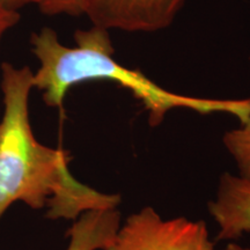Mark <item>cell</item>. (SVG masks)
I'll use <instances>...</instances> for the list:
<instances>
[{"mask_svg":"<svg viewBox=\"0 0 250 250\" xmlns=\"http://www.w3.org/2000/svg\"><path fill=\"white\" fill-rule=\"evenodd\" d=\"M30 67L2 62L0 87L4 114L0 121V218L15 202L46 210L49 219L76 220L90 210L114 208L118 195H108L71 174L70 153L36 139L29 117L34 89Z\"/></svg>","mask_w":250,"mask_h":250,"instance_id":"obj_1","label":"cell"},{"mask_svg":"<svg viewBox=\"0 0 250 250\" xmlns=\"http://www.w3.org/2000/svg\"><path fill=\"white\" fill-rule=\"evenodd\" d=\"M74 46L59 41L57 33L44 27L30 37L31 51L40 62L34 72V88L52 108H62L72 87L83 83L109 80L132 94L148 114L152 126L161 124L166 115L176 108L190 109L202 115L228 114L245 123L250 116V99L218 100L176 94L154 83L142 71L125 67L115 59L109 30L93 26L74 33Z\"/></svg>","mask_w":250,"mask_h":250,"instance_id":"obj_2","label":"cell"},{"mask_svg":"<svg viewBox=\"0 0 250 250\" xmlns=\"http://www.w3.org/2000/svg\"><path fill=\"white\" fill-rule=\"evenodd\" d=\"M104 250H215L203 221L161 218L153 208L129 215Z\"/></svg>","mask_w":250,"mask_h":250,"instance_id":"obj_3","label":"cell"},{"mask_svg":"<svg viewBox=\"0 0 250 250\" xmlns=\"http://www.w3.org/2000/svg\"><path fill=\"white\" fill-rule=\"evenodd\" d=\"M187 0H83V15L93 26L127 33H155L170 27Z\"/></svg>","mask_w":250,"mask_h":250,"instance_id":"obj_4","label":"cell"},{"mask_svg":"<svg viewBox=\"0 0 250 250\" xmlns=\"http://www.w3.org/2000/svg\"><path fill=\"white\" fill-rule=\"evenodd\" d=\"M208 210L219 226L218 240H235L250 233V179L225 173Z\"/></svg>","mask_w":250,"mask_h":250,"instance_id":"obj_5","label":"cell"},{"mask_svg":"<svg viewBox=\"0 0 250 250\" xmlns=\"http://www.w3.org/2000/svg\"><path fill=\"white\" fill-rule=\"evenodd\" d=\"M121 225L117 208H98L83 213L67 230L66 250H104Z\"/></svg>","mask_w":250,"mask_h":250,"instance_id":"obj_6","label":"cell"},{"mask_svg":"<svg viewBox=\"0 0 250 250\" xmlns=\"http://www.w3.org/2000/svg\"><path fill=\"white\" fill-rule=\"evenodd\" d=\"M223 142L235 161L240 176L250 179V116L240 127L227 131Z\"/></svg>","mask_w":250,"mask_h":250,"instance_id":"obj_7","label":"cell"},{"mask_svg":"<svg viewBox=\"0 0 250 250\" xmlns=\"http://www.w3.org/2000/svg\"><path fill=\"white\" fill-rule=\"evenodd\" d=\"M7 8L19 11L28 5H34L46 15H83V0H0Z\"/></svg>","mask_w":250,"mask_h":250,"instance_id":"obj_8","label":"cell"},{"mask_svg":"<svg viewBox=\"0 0 250 250\" xmlns=\"http://www.w3.org/2000/svg\"><path fill=\"white\" fill-rule=\"evenodd\" d=\"M20 19L21 15L19 13V11L7 8L0 1V42H1L5 34L11 28H13L20 21Z\"/></svg>","mask_w":250,"mask_h":250,"instance_id":"obj_9","label":"cell"},{"mask_svg":"<svg viewBox=\"0 0 250 250\" xmlns=\"http://www.w3.org/2000/svg\"><path fill=\"white\" fill-rule=\"evenodd\" d=\"M226 250H250V248H245V247H241V246L236 245V243L230 242L227 245Z\"/></svg>","mask_w":250,"mask_h":250,"instance_id":"obj_10","label":"cell"}]
</instances>
